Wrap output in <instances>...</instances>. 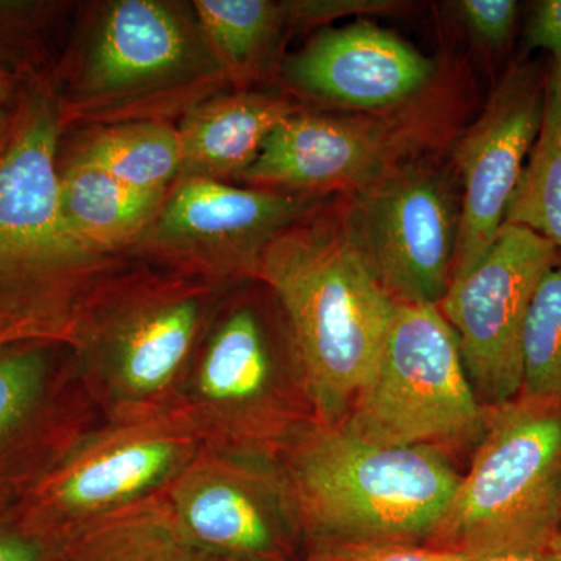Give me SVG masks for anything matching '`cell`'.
<instances>
[{
  "label": "cell",
  "mask_w": 561,
  "mask_h": 561,
  "mask_svg": "<svg viewBox=\"0 0 561 561\" xmlns=\"http://www.w3.org/2000/svg\"><path fill=\"white\" fill-rule=\"evenodd\" d=\"M402 3L390 0H327V2L287 3L286 10L291 16L305 22H324L342 16H359V14L389 13L400 10Z\"/></svg>",
  "instance_id": "cell-30"
},
{
  "label": "cell",
  "mask_w": 561,
  "mask_h": 561,
  "mask_svg": "<svg viewBox=\"0 0 561 561\" xmlns=\"http://www.w3.org/2000/svg\"><path fill=\"white\" fill-rule=\"evenodd\" d=\"M300 561H337L327 548H308L305 559Z\"/></svg>",
  "instance_id": "cell-32"
},
{
  "label": "cell",
  "mask_w": 561,
  "mask_h": 561,
  "mask_svg": "<svg viewBox=\"0 0 561 561\" xmlns=\"http://www.w3.org/2000/svg\"><path fill=\"white\" fill-rule=\"evenodd\" d=\"M545 95L540 70L515 66L479 119L454 144L453 168L459 172L463 194L451 284L482 260L504 225L524 160L540 130Z\"/></svg>",
  "instance_id": "cell-12"
},
{
  "label": "cell",
  "mask_w": 561,
  "mask_h": 561,
  "mask_svg": "<svg viewBox=\"0 0 561 561\" xmlns=\"http://www.w3.org/2000/svg\"><path fill=\"white\" fill-rule=\"evenodd\" d=\"M561 531V400L518 394L485 427L426 546L470 560L551 548Z\"/></svg>",
  "instance_id": "cell-3"
},
{
  "label": "cell",
  "mask_w": 561,
  "mask_h": 561,
  "mask_svg": "<svg viewBox=\"0 0 561 561\" xmlns=\"http://www.w3.org/2000/svg\"><path fill=\"white\" fill-rule=\"evenodd\" d=\"M0 92H2V88H0Z\"/></svg>",
  "instance_id": "cell-34"
},
{
  "label": "cell",
  "mask_w": 561,
  "mask_h": 561,
  "mask_svg": "<svg viewBox=\"0 0 561 561\" xmlns=\"http://www.w3.org/2000/svg\"><path fill=\"white\" fill-rule=\"evenodd\" d=\"M551 549L561 561V531H559V534L556 535V538H553Z\"/></svg>",
  "instance_id": "cell-33"
},
{
  "label": "cell",
  "mask_w": 561,
  "mask_h": 561,
  "mask_svg": "<svg viewBox=\"0 0 561 561\" xmlns=\"http://www.w3.org/2000/svg\"><path fill=\"white\" fill-rule=\"evenodd\" d=\"M530 150L504 224L538 232L561 253V80L546 81L540 130Z\"/></svg>",
  "instance_id": "cell-21"
},
{
  "label": "cell",
  "mask_w": 561,
  "mask_h": 561,
  "mask_svg": "<svg viewBox=\"0 0 561 561\" xmlns=\"http://www.w3.org/2000/svg\"><path fill=\"white\" fill-rule=\"evenodd\" d=\"M202 446L180 409L101 420L14 505L41 526L73 534L164 493Z\"/></svg>",
  "instance_id": "cell-8"
},
{
  "label": "cell",
  "mask_w": 561,
  "mask_h": 561,
  "mask_svg": "<svg viewBox=\"0 0 561 561\" xmlns=\"http://www.w3.org/2000/svg\"><path fill=\"white\" fill-rule=\"evenodd\" d=\"M195 9L210 39L236 66L260 57L286 11L265 0H201Z\"/></svg>",
  "instance_id": "cell-24"
},
{
  "label": "cell",
  "mask_w": 561,
  "mask_h": 561,
  "mask_svg": "<svg viewBox=\"0 0 561 561\" xmlns=\"http://www.w3.org/2000/svg\"><path fill=\"white\" fill-rule=\"evenodd\" d=\"M70 535L32 522L14 504L0 508V561H54Z\"/></svg>",
  "instance_id": "cell-25"
},
{
  "label": "cell",
  "mask_w": 561,
  "mask_h": 561,
  "mask_svg": "<svg viewBox=\"0 0 561 561\" xmlns=\"http://www.w3.org/2000/svg\"><path fill=\"white\" fill-rule=\"evenodd\" d=\"M278 460L306 548L427 545L461 481L440 449L376 445L345 424L317 420Z\"/></svg>",
  "instance_id": "cell-2"
},
{
  "label": "cell",
  "mask_w": 561,
  "mask_h": 561,
  "mask_svg": "<svg viewBox=\"0 0 561 561\" xmlns=\"http://www.w3.org/2000/svg\"><path fill=\"white\" fill-rule=\"evenodd\" d=\"M470 561H560V559L549 548L540 549V551L494 553V556L481 557V559Z\"/></svg>",
  "instance_id": "cell-31"
},
{
  "label": "cell",
  "mask_w": 561,
  "mask_h": 561,
  "mask_svg": "<svg viewBox=\"0 0 561 561\" xmlns=\"http://www.w3.org/2000/svg\"><path fill=\"white\" fill-rule=\"evenodd\" d=\"M526 38L531 49L551 51L553 65L549 79L561 80V0L535 3Z\"/></svg>",
  "instance_id": "cell-29"
},
{
  "label": "cell",
  "mask_w": 561,
  "mask_h": 561,
  "mask_svg": "<svg viewBox=\"0 0 561 561\" xmlns=\"http://www.w3.org/2000/svg\"><path fill=\"white\" fill-rule=\"evenodd\" d=\"M390 114L294 113L241 173L251 183L350 195L419 157L423 131Z\"/></svg>",
  "instance_id": "cell-13"
},
{
  "label": "cell",
  "mask_w": 561,
  "mask_h": 561,
  "mask_svg": "<svg viewBox=\"0 0 561 561\" xmlns=\"http://www.w3.org/2000/svg\"><path fill=\"white\" fill-rule=\"evenodd\" d=\"M286 79L317 101L359 114H390L426 90L435 65L375 22L328 28L287 60Z\"/></svg>",
  "instance_id": "cell-14"
},
{
  "label": "cell",
  "mask_w": 561,
  "mask_h": 561,
  "mask_svg": "<svg viewBox=\"0 0 561 561\" xmlns=\"http://www.w3.org/2000/svg\"><path fill=\"white\" fill-rule=\"evenodd\" d=\"M54 561H225L195 548L164 493L73 531Z\"/></svg>",
  "instance_id": "cell-20"
},
{
  "label": "cell",
  "mask_w": 561,
  "mask_h": 561,
  "mask_svg": "<svg viewBox=\"0 0 561 561\" xmlns=\"http://www.w3.org/2000/svg\"><path fill=\"white\" fill-rule=\"evenodd\" d=\"M57 131L49 111H38L0 158V278L51 275L84 261L62 217Z\"/></svg>",
  "instance_id": "cell-15"
},
{
  "label": "cell",
  "mask_w": 561,
  "mask_h": 561,
  "mask_svg": "<svg viewBox=\"0 0 561 561\" xmlns=\"http://www.w3.org/2000/svg\"><path fill=\"white\" fill-rule=\"evenodd\" d=\"M454 10L479 43L500 49L512 38L519 7L513 0H459Z\"/></svg>",
  "instance_id": "cell-26"
},
{
  "label": "cell",
  "mask_w": 561,
  "mask_h": 561,
  "mask_svg": "<svg viewBox=\"0 0 561 561\" xmlns=\"http://www.w3.org/2000/svg\"><path fill=\"white\" fill-rule=\"evenodd\" d=\"M187 39L171 10L150 0H122L103 21L88 66V87L121 91L179 68Z\"/></svg>",
  "instance_id": "cell-17"
},
{
  "label": "cell",
  "mask_w": 561,
  "mask_h": 561,
  "mask_svg": "<svg viewBox=\"0 0 561 561\" xmlns=\"http://www.w3.org/2000/svg\"><path fill=\"white\" fill-rule=\"evenodd\" d=\"M560 256L538 232L504 224L482 260L451 284L438 305L456 331L465 370L485 408L522 393L527 316Z\"/></svg>",
  "instance_id": "cell-10"
},
{
  "label": "cell",
  "mask_w": 561,
  "mask_h": 561,
  "mask_svg": "<svg viewBox=\"0 0 561 561\" xmlns=\"http://www.w3.org/2000/svg\"><path fill=\"white\" fill-rule=\"evenodd\" d=\"M161 197L133 190L83 157L61 179L62 217L84 257L128 241L153 217Z\"/></svg>",
  "instance_id": "cell-19"
},
{
  "label": "cell",
  "mask_w": 561,
  "mask_h": 561,
  "mask_svg": "<svg viewBox=\"0 0 561 561\" xmlns=\"http://www.w3.org/2000/svg\"><path fill=\"white\" fill-rule=\"evenodd\" d=\"M201 290L149 291L72 332L81 386L102 420L171 412L206 328Z\"/></svg>",
  "instance_id": "cell-7"
},
{
  "label": "cell",
  "mask_w": 561,
  "mask_h": 561,
  "mask_svg": "<svg viewBox=\"0 0 561 561\" xmlns=\"http://www.w3.org/2000/svg\"><path fill=\"white\" fill-rule=\"evenodd\" d=\"M485 420L438 306L397 305L375 376L342 424L376 445L449 454L476 446Z\"/></svg>",
  "instance_id": "cell-5"
},
{
  "label": "cell",
  "mask_w": 561,
  "mask_h": 561,
  "mask_svg": "<svg viewBox=\"0 0 561 561\" xmlns=\"http://www.w3.org/2000/svg\"><path fill=\"white\" fill-rule=\"evenodd\" d=\"M70 331L47 313L0 311V350L21 342H69Z\"/></svg>",
  "instance_id": "cell-27"
},
{
  "label": "cell",
  "mask_w": 561,
  "mask_h": 561,
  "mask_svg": "<svg viewBox=\"0 0 561 561\" xmlns=\"http://www.w3.org/2000/svg\"><path fill=\"white\" fill-rule=\"evenodd\" d=\"M81 157L133 190L160 194L183 165L180 133L154 122L103 133Z\"/></svg>",
  "instance_id": "cell-22"
},
{
  "label": "cell",
  "mask_w": 561,
  "mask_h": 561,
  "mask_svg": "<svg viewBox=\"0 0 561 561\" xmlns=\"http://www.w3.org/2000/svg\"><path fill=\"white\" fill-rule=\"evenodd\" d=\"M256 276L289 328L316 420L342 424L375 376L397 302L350 249L337 219L279 232L262 250Z\"/></svg>",
  "instance_id": "cell-1"
},
{
  "label": "cell",
  "mask_w": 561,
  "mask_h": 561,
  "mask_svg": "<svg viewBox=\"0 0 561 561\" xmlns=\"http://www.w3.org/2000/svg\"><path fill=\"white\" fill-rule=\"evenodd\" d=\"M327 549L337 561H470L461 553L426 545L339 546Z\"/></svg>",
  "instance_id": "cell-28"
},
{
  "label": "cell",
  "mask_w": 561,
  "mask_h": 561,
  "mask_svg": "<svg viewBox=\"0 0 561 561\" xmlns=\"http://www.w3.org/2000/svg\"><path fill=\"white\" fill-rule=\"evenodd\" d=\"M316 203L312 195L241 190L197 179L175 192L162 210L157 231L172 241L234 243L256 275L264 247Z\"/></svg>",
  "instance_id": "cell-16"
},
{
  "label": "cell",
  "mask_w": 561,
  "mask_h": 561,
  "mask_svg": "<svg viewBox=\"0 0 561 561\" xmlns=\"http://www.w3.org/2000/svg\"><path fill=\"white\" fill-rule=\"evenodd\" d=\"M451 169L419 154L339 213L350 249L397 305L438 306L451 286L461 214Z\"/></svg>",
  "instance_id": "cell-6"
},
{
  "label": "cell",
  "mask_w": 561,
  "mask_h": 561,
  "mask_svg": "<svg viewBox=\"0 0 561 561\" xmlns=\"http://www.w3.org/2000/svg\"><path fill=\"white\" fill-rule=\"evenodd\" d=\"M208 448L276 457L316 421L289 328L239 302L203 339L179 404Z\"/></svg>",
  "instance_id": "cell-4"
},
{
  "label": "cell",
  "mask_w": 561,
  "mask_h": 561,
  "mask_svg": "<svg viewBox=\"0 0 561 561\" xmlns=\"http://www.w3.org/2000/svg\"><path fill=\"white\" fill-rule=\"evenodd\" d=\"M173 518L201 551L225 561H295L300 511L276 457L202 446L164 491Z\"/></svg>",
  "instance_id": "cell-9"
},
{
  "label": "cell",
  "mask_w": 561,
  "mask_h": 561,
  "mask_svg": "<svg viewBox=\"0 0 561 561\" xmlns=\"http://www.w3.org/2000/svg\"><path fill=\"white\" fill-rule=\"evenodd\" d=\"M57 342L0 350V508L21 500L102 420Z\"/></svg>",
  "instance_id": "cell-11"
},
{
  "label": "cell",
  "mask_w": 561,
  "mask_h": 561,
  "mask_svg": "<svg viewBox=\"0 0 561 561\" xmlns=\"http://www.w3.org/2000/svg\"><path fill=\"white\" fill-rule=\"evenodd\" d=\"M519 394L561 400V262L542 279L527 316Z\"/></svg>",
  "instance_id": "cell-23"
},
{
  "label": "cell",
  "mask_w": 561,
  "mask_h": 561,
  "mask_svg": "<svg viewBox=\"0 0 561 561\" xmlns=\"http://www.w3.org/2000/svg\"><path fill=\"white\" fill-rule=\"evenodd\" d=\"M297 113L268 95H234L195 111L181 128L183 165L202 173H242L276 125Z\"/></svg>",
  "instance_id": "cell-18"
}]
</instances>
